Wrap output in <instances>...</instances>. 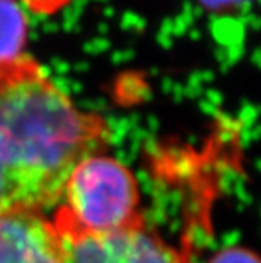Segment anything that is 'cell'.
<instances>
[{
	"label": "cell",
	"mask_w": 261,
	"mask_h": 263,
	"mask_svg": "<svg viewBox=\"0 0 261 263\" xmlns=\"http://www.w3.org/2000/svg\"><path fill=\"white\" fill-rule=\"evenodd\" d=\"M110 140L106 118L77 106L36 59H0V214L54 210L73 171Z\"/></svg>",
	"instance_id": "obj_1"
},
{
	"label": "cell",
	"mask_w": 261,
	"mask_h": 263,
	"mask_svg": "<svg viewBox=\"0 0 261 263\" xmlns=\"http://www.w3.org/2000/svg\"><path fill=\"white\" fill-rule=\"evenodd\" d=\"M134 172L118 158L98 153L69 175L52 222L65 241L145 224Z\"/></svg>",
	"instance_id": "obj_2"
},
{
	"label": "cell",
	"mask_w": 261,
	"mask_h": 263,
	"mask_svg": "<svg viewBox=\"0 0 261 263\" xmlns=\"http://www.w3.org/2000/svg\"><path fill=\"white\" fill-rule=\"evenodd\" d=\"M65 243L68 263H192L147 224Z\"/></svg>",
	"instance_id": "obj_3"
},
{
	"label": "cell",
	"mask_w": 261,
	"mask_h": 263,
	"mask_svg": "<svg viewBox=\"0 0 261 263\" xmlns=\"http://www.w3.org/2000/svg\"><path fill=\"white\" fill-rule=\"evenodd\" d=\"M0 263H68V248L46 213L0 214Z\"/></svg>",
	"instance_id": "obj_4"
},
{
	"label": "cell",
	"mask_w": 261,
	"mask_h": 263,
	"mask_svg": "<svg viewBox=\"0 0 261 263\" xmlns=\"http://www.w3.org/2000/svg\"><path fill=\"white\" fill-rule=\"evenodd\" d=\"M14 0H0V59L22 54L26 43V11Z\"/></svg>",
	"instance_id": "obj_5"
},
{
	"label": "cell",
	"mask_w": 261,
	"mask_h": 263,
	"mask_svg": "<svg viewBox=\"0 0 261 263\" xmlns=\"http://www.w3.org/2000/svg\"><path fill=\"white\" fill-rule=\"evenodd\" d=\"M208 263H261V255L247 248L231 246L216 252Z\"/></svg>",
	"instance_id": "obj_6"
},
{
	"label": "cell",
	"mask_w": 261,
	"mask_h": 263,
	"mask_svg": "<svg viewBox=\"0 0 261 263\" xmlns=\"http://www.w3.org/2000/svg\"><path fill=\"white\" fill-rule=\"evenodd\" d=\"M24 10L36 14H55L65 7H68L73 0H14Z\"/></svg>",
	"instance_id": "obj_7"
}]
</instances>
